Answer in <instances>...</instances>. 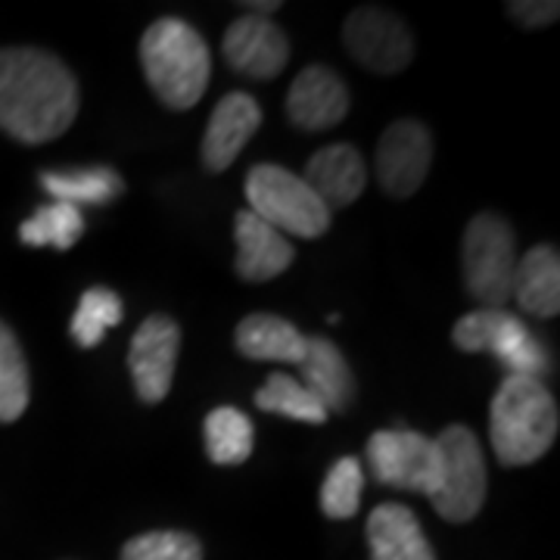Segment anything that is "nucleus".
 Segmentation results:
<instances>
[{"label": "nucleus", "instance_id": "obj_3", "mask_svg": "<svg viewBox=\"0 0 560 560\" xmlns=\"http://www.w3.org/2000/svg\"><path fill=\"white\" fill-rule=\"evenodd\" d=\"M140 66L168 109H190L206 94L212 60L202 35L184 20L153 22L140 38Z\"/></svg>", "mask_w": 560, "mask_h": 560}, {"label": "nucleus", "instance_id": "obj_11", "mask_svg": "<svg viewBox=\"0 0 560 560\" xmlns=\"http://www.w3.org/2000/svg\"><path fill=\"white\" fill-rule=\"evenodd\" d=\"M180 327L168 315H150L131 337L128 368L135 377L140 401L156 405L168 396L178 364Z\"/></svg>", "mask_w": 560, "mask_h": 560}, {"label": "nucleus", "instance_id": "obj_26", "mask_svg": "<svg viewBox=\"0 0 560 560\" xmlns=\"http://www.w3.org/2000/svg\"><path fill=\"white\" fill-rule=\"evenodd\" d=\"M125 315L119 293H113L109 287H91L79 302V312L72 318V340L81 349H94L106 340V330L116 327Z\"/></svg>", "mask_w": 560, "mask_h": 560}, {"label": "nucleus", "instance_id": "obj_9", "mask_svg": "<svg viewBox=\"0 0 560 560\" xmlns=\"http://www.w3.org/2000/svg\"><path fill=\"white\" fill-rule=\"evenodd\" d=\"M342 44L355 62L377 75H396L415 57L408 25L381 7H359L342 25Z\"/></svg>", "mask_w": 560, "mask_h": 560}, {"label": "nucleus", "instance_id": "obj_6", "mask_svg": "<svg viewBox=\"0 0 560 560\" xmlns=\"http://www.w3.org/2000/svg\"><path fill=\"white\" fill-rule=\"evenodd\" d=\"M464 283L482 308H504L511 302V283L517 268V241L511 224L495 212L474 215L464 231Z\"/></svg>", "mask_w": 560, "mask_h": 560}, {"label": "nucleus", "instance_id": "obj_14", "mask_svg": "<svg viewBox=\"0 0 560 560\" xmlns=\"http://www.w3.org/2000/svg\"><path fill=\"white\" fill-rule=\"evenodd\" d=\"M261 106L256 97L234 91L228 94L219 106L212 109L209 125H206V138H202V165L209 172H224L231 168L234 160L243 153V147L249 138L259 131Z\"/></svg>", "mask_w": 560, "mask_h": 560}, {"label": "nucleus", "instance_id": "obj_17", "mask_svg": "<svg viewBox=\"0 0 560 560\" xmlns=\"http://www.w3.org/2000/svg\"><path fill=\"white\" fill-rule=\"evenodd\" d=\"M368 548L371 560H436L423 526L405 504H377L368 517Z\"/></svg>", "mask_w": 560, "mask_h": 560}, {"label": "nucleus", "instance_id": "obj_23", "mask_svg": "<svg viewBox=\"0 0 560 560\" xmlns=\"http://www.w3.org/2000/svg\"><path fill=\"white\" fill-rule=\"evenodd\" d=\"M32 399L28 364L16 334L0 320V423H13L25 415Z\"/></svg>", "mask_w": 560, "mask_h": 560}, {"label": "nucleus", "instance_id": "obj_24", "mask_svg": "<svg viewBox=\"0 0 560 560\" xmlns=\"http://www.w3.org/2000/svg\"><path fill=\"white\" fill-rule=\"evenodd\" d=\"M81 234H84V215L69 202L40 206L20 228V241L25 246H54V249H72Z\"/></svg>", "mask_w": 560, "mask_h": 560}, {"label": "nucleus", "instance_id": "obj_28", "mask_svg": "<svg viewBox=\"0 0 560 560\" xmlns=\"http://www.w3.org/2000/svg\"><path fill=\"white\" fill-rule=\"evenodd\" d=\"M121 560H202V545L190 533L156 529V533H140L131 541H125Z\"/></svg>", "mask_w": 560, "mask_h": 560}, {"label": "nucleus", "instance_id": "obj_18", "mask_svg": "<svg viewBox=\"0 0 560 560\" xmlns=\"http://www.w3.org/2000/svg\"><path fill=\"white\" fill-rule=\"evenodd\" d=\"M302 386L324 405V411H349L355 399V377L340 349L327 337H308L300 361Z\"/></svg>", "mask_w": 560, "mask_h": 560}, {"label": "nucleus", "instance_id": "obj_29", "mask_svg": "<svg viewBox=\"0 0 560 560\" xmlns=\"http://www.w3.org/2000/svg\"><path fill=\"white\" fill-rule=\"evenodd\" d=\"M508 16L521 22L523 28H541V25L558 22L560 3H555V0H511Z\"/></svg>", "mask_w": 560, "mask_h": 560}, {"label": "nucleus", "instance_id": "obj_13", "mask_svg": "<svg viewBox=\"0 0 560 560\" xmlns=\"http://www.w3.org/2000/svg\"><path fill=\"white\" fill-rule=\"evenodd\" d=\"M349 113V88L327 66H305L290 94H287V119L302 131H327L340 125Z\"/></svg>", "mask_w": 560, "mask_h": 560}, {"label": "nucleus", "instance_id": "obj_4", "mask_svg": "<svg viewBox=\"0 0 560 560\" xmlns=\"http://www.w3.org/2000/svg\"><path fill=\"white\" fill-rule=\"evenodd\" d=\"M246 200L249 212L268 221L280 234L315 241L330 228V209L318 200V194L290 168L261 162L246 175Z\"/></svg>", "mask_w": 560, "mask_h": 560}, {"label": "nucleus", "instance_id": "obj_8", "mask_svg": "<svg viewBox=\"0 0 560 560\" xmlns=\"http://www.w3.org/2000/svg\"><path fill=\"white\" fill-rule=\"evenodd\" d=\"M368 464L374 470V480L401 489V492H423L430 495L436 486V442L420 436L415 430H381L368 442Z\"/></svg>", "mask_w": 560, "mask_h": 560}, {"label": "nucleus", "instance_id": "obj_20", "mask_svg": "<svg viewBox=\"0 0 560 560\" xmlns=\"http://www.w3.org/2000/svg\"><path fill=\"white\" fill-rule=\"evenodd\" d=\"M234 342H237V352L246 359L300 364L305 359L308 337H302L290 320L278 315H249L241 320Z\"/></svg>", "mask_w": 560, "mask_h": 560}, {"label": "nucleus", "instance_id": "obj_21", "mask_svg": "<svg viewBox=\"0 0 560 560\" xmlns=\"http://www.w3.org/2000/svg\"><path fill=\"white\" fill-rule=\"evenodd\" d=\"M40 187L54 197V202L69 206H106L121 197L125 180L109 165H88L72 172H40Z\"/></svg>", "mask_w": 560, "mask_h": 560}, {"label": "nucleus", "instance_id": "obj_19", "mask_svg": "<svg viewBox=\"0 0 560 560\" xmlns=\"http://www.w3.org/2000/svg\"><path fill=\"white\" fill-rule=\"evenodd\" d=\"M511 300L533 318H555L560 312V256L555 246H533L514 268Z\"/></svg>", "mask_w": 560, "mask_h": 560}, {"label": "nucleus", "instance_id": "obj_10", "mask_svg": "<svg viewBox=\"0 0 560 560\" xmlns=\"http://www.w3.org/2000/svg\"><path fill=\"white\" fill-rule=\"evenodd\" d=\"M433 162V135L415 119L393 121L377 147V178L389 197H411L423 187Z\"/></svg>", "mask_w": 560, "mask_h": 560}, {"label": "nucleus", "instance_id": "obj_1", "mask_svg": "<svg viewBox=\"0 0 560 560\" xmlns=\"http://www.w3.org/2000/svg\"><path fill=\"white\" fill-rule=\"evenodd\" d=\"M79 116V81L38 47L0 50V131L20 143H47Z\"/></svg>", "mask_w": 560, "mask_h": 560}, {"label": "nucleus", "instance_id": "obj_27", "mask_svg": "<svg viewBox=\"0 0 560 560\" xmlns=\"http://www.w3.org/2000/svg\"><path fill=\"white\" fill-rule=\"evenodd\" d=\"M364 492V470L355 458H340L320 486V511L330 521H349L359 514Z\"/></svg>", "mask_w": 560, "mask_h": 560}, {"label": "nucleus", "instance_id": "obj_12", "mask_svg": "<svg viewBox=\"0 0 560 560\" xmlns=\"http://www.w3.org/2000/svg\"><path fill=\"white\" fill-rule=\"evenodd\" d=\"M221 50L228 66L246 79H278L290 60V40L268 16H241L228 25Z\"/></svg>", "mask_w": 560, "mask_h": 560}, {"label": "nucleus", "instance_id": "obj_7", "mask_svg": "<svg viewBox=\"0 0 560 560\" xmlns=\"http://www.w3.org/2000/svg\"><path fill=\"white\" fill-rule=\"evenodd\" d=\"M452 340L460 352H489L501 361L508 377L541 381L551 371V361L536 334L517 315L504 308H480L455 324Z\"/></svg>", "mask_w": 560, "mask_h": 560}, {"label": "nucleus", "instance_id": "obj_15", "mask_svg": "<svg viewBox=\"0 0 560 560\" xmlns=\"http://www.w3.org/2000/svg\"><path fill=\"white\" fill-rule=\"evenodd\" d=\"M234 237H237V275L249 283L280 278L293 265V243L280 231H275L268 221L253 215L249 209L237 212L234 219Z\"/></svg>", "mask_w": 560, "mask_h": 560}, {"label": "nucleus", "instance_id": "obj_22", "mask_svg": "<svg viewBox=\"0 0 560 560\" xmlns=\"http://www.w3.org/2000/svg\"><path fill=\"white\" fill-rule=\"evenodd\" d=\"M202 436H206V452L209 460L219 467H234L249 460L256 448V427L253 420L243 415L241 408L221 405L215 411H209V418L202 423Z\"/></svg>", "mask_w": 560, "mask_h": 560}, {"label": "nucleus", "instance_id": "obj_2", "mask_svg": "<svg viewBox=\"0 0 560 560\" xmlns=\"http://www.w3.org/2000/svg\"><path fill=\"white\" fill-rule=\"evenodd\" d=\"M558 401L545 383L504 377L489 411L492 448L504 467L536 464L558 440Z\"/></svg>", "mask_w": 560, "mask_h": 560}, {"label": "nucleus", "instance_id": "obj_30", "mask_svg": "<svg viewBox=\"0 0 560 560\" xmlns=\"http://www.w3.org/2000/svg\"><path fill=\"white\" fill-rule=\"evenodd\" d=\"M243 10L249 13V16H265V13H278L280 3L278 0H268V3H256V0H243L241 3Z\"/></svg>", "mask_w": 560, "mask_h": 560}, {"label": "nucleus", "instance_id": "obj_5", "mask_svg": "<svg viewBox=\"0 0 560 560\" xmlns=\"http://www.w3.org/2000/svg\"><path fill=\"white\" fill-rule=\"evenodd\" d=\"M433 442H436L440 470H436V486L427 499L433 501L442 521H474L482 511L486 489H489L480 440L464 423H452Z\"/></svg>", "mask_w": 560, "mask_h": 560}, {"label": "nucleus", "instance_id": "obj_25", "mask_svg": "<svg viewBox=\"0 0 560 560\" xmlns=\"http://www.w3.org/2000/svg\"><path fill=\"white\" fill-rule=\"evenodd\" d=\"M256 405L268 415H280V418L312 423V427H320L327 420L324 405L300 381H293L287 374H271L256 393Z\"/></svg>", "mask_w": 560, "mask_h": 560}, {"label": "nucleus", "instance_id": "obj_16", "mask_svg": "<svg viewBox=\"0 0 560 560\" xmlns=\"http://www.w3.org/2000/svg\"><path fill=\"white\" fill-rule=\"evenodd\" d=\"M302 180L318 194V200L327 209H340V206H349L364 194L368 165H364L355 147L330 143L308 160Z\"/></svg>", "mask_w": 560, "mask_h": 560}]
</instances>
